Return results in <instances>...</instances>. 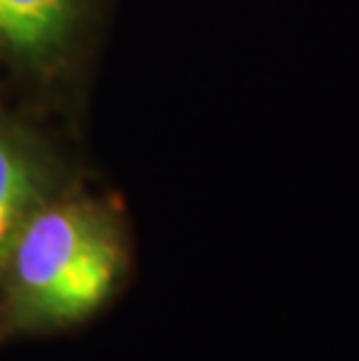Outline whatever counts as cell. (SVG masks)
<instances>
[{"label":"cell","mask_w":359,"mask_h":361,"mask_svg":"<svg viewBox=\"0 0 359 361\" xmlns=\"http://www.w3.org/2000/svg\"><path fill=\"white\" fill-rule=\"evenodd\" d=\"M19 310L37 324H68L101 308L121 273L119 245L75 207L28 217L12 250Z\"/></svg>","instance_id":"1"},{"label":"cell","mask_w":359,"mask_h":361,"mask_svg":"<svg viewBox=\"0 0 359 361\" xmlns=\"http://www.w3.org/2000/svg\"><path fill=\"white\" fill-rule=\"evenodd\" d=\"M73 0H0V42L40 49L63 28Z\"/></svg>","instance_id":"2"},{"label":"cell","mask_w":359,"mask_h":361,"mask_svg":"<svg viewBox=\"0 0 359 361\" xmlns=\"http://www.w3.org/2000/svg\"><path fill=\"white\" fill-rule=\"evenodd\" d=\"M28 198V168L10 145L0 140V264L10 257L19 228L24 226Z\"/></svg>","instance_id":"3"}]
</instances>
